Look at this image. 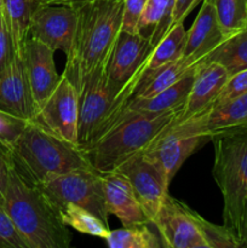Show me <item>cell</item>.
Returning a JSON list of instances; mask_svg holds the SVG:
<instances>
[{
    "instance_id": "cell-1",
    "label": "cell",
    "mask_w": 247,
    "mask_h": 248,
    "mask_svg": "<svg viewBox=\"0 0 247 248\" xmlns=\"http://www.w3.org/2000/svg\"><path fill=\"white\" fill-rule=\"evenodd\" d=\"M124 0H97L77 9V21L63 74L77 92L87 78L108 61L121 31Z\"/></svg>"
},
{
    "instance_id": "cell-2",
    "label": "cell",
    "mask_w": 247,
    "mask_h": 248,
    "mask_svg": "<svg viewBox=\"0 0 247 248\" xmlns=\"http://www.w3.org/2000/svg\"><path fill=\"white\" fill-rule=\"evenodd\" d=\"M12 161V160H11ZM4 207L29 248H68L72 234L53 201L11 165Z\"/></svg>"
},
{
    "instance_id": "cell-3",
    "label": "cell",
    "mask_w": 247,
    "mask_h": 248,
    "mask_svg": "<svg viewBox=\"0 0 247 248\" xmlns=\"http://www.w3.org/2000/svg\"><path fill=\"white\" fill-rule=\"evenodd\" d=\"M9 153L22 178L35 186L51 177L93 169L89 155L79 145L58 137L35 120L28 121Z\"/></svg>"
},
{
    "instance_id": "cell-4",
    "label": "cell",
    "mask_w": 247,
    "mask_h": 248,
    "mask_svg": "<svg viewBox=\"0 0 247 248\" xmlns=\"http://www.w3.org/2000/svg\"><path fill=\"white\" fill-rule=\"evenodd\" d=\"M179 111H125L115 127L86 152L93 169L102 174L118 171L133 157L144 154L176 121Z\"/></svg>"
},
{
    "instance_id": "cell-5",
    "label": "cell",
    "mask_w": 247,
    "mask_h": 248,
    "mask_svg": "<svg viewBox=\"0 0 247 248\" xmlns=\"http://www.w3.org/2000/svg\"><path fill=\"white\" fill-rule=\"evenodd\" d=\"M211 140L215 147L212 174L223 196L224 225L241 241L247 213V128Z\"/></svg>"
},
{
    "instance_id": "cell-6",
    "label": "cell",
    "mask_w": 247,
    "mask_h": 248,
    "mask_svg": "<svg viewBox=\"0 0 247 248\" xmlns=\"http://www.w3.org/2000/svg\"><path fill=\"white\" fill-rule=\"evenodd\" d=\"M107 62L87 78L79 91L77 144L85 153L115 127L137 91L136 87H114L107 77Z\"/></svg>"
},
{
    "instance_id": "cell-7",
    "label": "cell",
    "mask_w": 247,
    "mask_h": 248,
    "mask_svg": "<svg viewBox=\"0 0 247 248\" xmlns=\"http://www.w3.org/2000/svg\"><path fill=\"white\" fill-rule=\"evenodd\" d=\"M164 247L240 248L236 235L223 225L201 217L185 203L167 194L153 222Z\"/></svg>"
},
{
    "instance_id": "cell-8",
    "label": "cell",
    "mask_w": 247,
    "mask_h": 248,
    "mask_svg": "<svg viewBox=\"0 0 247 248\" xmlns=\"http://www.w3.org/2000/svg\"><path fill=\"white\" fill-rule=\"evenodd\" d=\"M38 186L45 191L57 208L65 203H75L108 224L109 213L106 206L103 174L94 169L77 170L51 177Z\"/></svg>"
},
{
    "instance_id": "cell-9",
    "label": "cell",
    "mask_w": 247,
    "mask_h": 248,
    "mask_svg": "<svg viewBox=\"0 0 247 248\" xmlns=\"http://www.w3.org/2000/svg\"><path fill=\"white\" fill-rule=\"evenodd\" d=\"M152 50L149 39L139 33L120 31L107 62L109 82L119 90L138 89V84L145 73V61Z\"/></svg>"
},
{
    "instance_id": "cell-10",
    "label": "cell",
    "mask_w": 247,
    "mask_h": 248,
    "mask_svg": "<svg viewBox=\"0 0 247 248\" xmlns=\"http://www.w3.org/2000/svg\"><path fill=\"white\" fill-rule=\"evenodd\" d=\"M35 121L58 137L77 144L79 92L64 74L36 113Z\"/></svg>"
},
{
    "instance_id": "cell-11",
    "label": "cell",
    "mask_w": 247,
    "mask_h": 248,
    "mask_svg": "<svg viewBox=\"0 0 247 248\" xmlns=\"http://www.w3.org/2000/svg\"><path fill=\"white\" fill-rule=\"evenodd\" d=\"M208 140L205 136L191 132L174 121L143 155L160 170L167 183L171 184L184 161Z\"/></svg>"
},
{
    "instance_id": "cell-12",
    "label": "cell",
    "mask_w": 247,
    "mask_h": 248,
    "mask_svg": "<svg viewBox=\"0 0 247 248\" xmlns=\"http://www.w3.org/2000/svg\"><path fill=\"white\" fill-rule=\"evenodd\" d=\"M77 9L65 5L36 4L31 17L29 36L41 41L53 51L67 55L72 47L77 28Z\"/></svg>"
},
{
    "instance_id": "cell-13",
    "label": "cell",
    "mask_w": 247,
    "mask_h": 248,
    "mask_svg": "<svg viewBox=\"0 0 247 248\" xmlns=\"http://www.w3.org/2000/svg\"><path fill=\"white\" fill-rule=\"evenodd\" d=\"M118 171L127 177L138 201L153 225L165 198L169 194L170 184L160 170L143 154L126 162Z\"/></svg>"
},
{
    "instance_id": "cell-14",
    "label": "cell",
    "mask_w": 247,
    "mask_h": 248,
    "mask_svg": "<svg viewBox=\"0 0 247 248\" xmlns=\"http://www.w3.org/2000/svg\"><path fill=\"white\" fill-rule=\"evenodd\" d=\"M55 52L47 45L31 36H29L26 43L22 57L36 113L60 82L61 75H58L53 58Z\"/></svg>"
},
{
    "instance_id": "cell-15",
    "label": "cell",
    "mask_w": 247,
    "mask_h": 248,
    "mask_svg": "<svg viewBox=\"0 0 247 248\" xmlns=\"http://www.w3.org/2000/svg\"><path fill=\"white\" fill-rule=\"evenodd\" d=\"M0 109L29 121L36 115L23 57L16 52L0 72Z\"/></svg>"
},
{
    "instance_id": "cell-16",
    "label": "cell",
    "mask_w": 247,
    "mask_h": 248,
    "mask_svg": "<svg viewBox=\"0 0 247 248\" xmlns=\"http://www.w3.org/2000/svg\"><path fill=\"white\" fill-rule=\"evenodd\" d=\"M208 140L247 128V93L212 107L184 123H177Z\"/></svg>"
},
{
    "instance_id": "cell-17",
    "label": "cell",
    "mask_w": 247,
    "mask_h": 248,
    "mask_svg": "<svg viewBox=\"0 0 247 248\" xmlns=\"http://www.w3.org/2000/svg\"><path fill=\"white\" fill-rule=\"evenodd\" d=\"M228 78L229 73L219 63L202 61L196 68L190 92L183 109L177 116L176 123H184L208 110Z\"/></svg>"
},
{
    "instance_id": "cell-18",
    "label": "cell",
    "mask_w": 247,
    "mask_h": 248,
    "mask_svg": "<svg viewBox=\"0 0 247 248\" xmlns=\"http://www.w3.org/2000/svg\"><path fill=\"white\" fill-rule=\"evenodd\" d=\"M104 196L109 216L113 215L123 227L150 224L147 213L136 196L127 177L120 171L103 174Z\"/></svg>"
},
{
    "instance_id": "cell-19",
    "label": "cell",
    "mask_w": 247,
    "mask_h": 248,
    "mask_svg": "<svg viewBox=\"0 0 247 248\" xmlns=\"http://www.w3.org/2000/svg\"><path fill=\"white\" fill-rule=\"evenodd\" d=\"M217 17L212 0H202L200 11L190 29L186 31V44L183 57L202 62L215 48L227 39Z\"/></svg>"
},
{
    "instance_id": "cell-20",
    "label": "cell",
    "mask_w": 247,
    "mask_h": 248,
    "mask_svg": "<svg viewBox=\"0 0 247 248\" xmlns=\"http://www.w3.org/2000/svg\"><path fill=\"white\" fill-rule=\"evenodd\" d=\"M198 68V67H196ZM196 70V69H195ZM195 70L177 81L172 86L167 87L164 91L154 94L148 98H138L133 97L128 103L126 111L133 113H148L161 114L167 111H179L183 109L188 94L190 92L191 85L194 82Z\"/></svg>"
},
{
    "instance_id": "cell-21",
    "label": "cell",
    "mask_w": 247,
    "mask_h": 248,
    "mask_svg": "<svg viewBox=\"0 0 247 248\" xmlns=\"http://www.w3.org/2000/svg\"><path fill=\"white\" fill-rule=\"evenodd\" d=\"M201 62H194L188 58L181 57L176 61L166 63L154 70L145 72L138 84V89L135 96L138 98H148L167 87L172 86L183 79L189 73L194 72Z\"/></svg>"
},
{
    "instance_id": "cell-22",
    "label": "cell",
    "mask_w": 247,
    "mask_h": 248,
    "mask_svg": "<svg viewBox=\"0 0 247 248\" xmlns=\"http://www.w3.org/2000/svg\"><path fill=\"white\" fill-rule=\"evenodd\" d=\"M173 0H147L138 23V33L149 39L154 48L172 28Z\"/></svg>"
},
{
    "instance_id": "cell-23",
    "label": "cell",
    "mask_w": 247,
    "mask_h": 248,
    "mask_svg": "<svg viewBox=\"0 0 247 248\" xmlns=\"http://www.w3.org/2000/svg\"><path fill=\"white\" fill-rule=\"evenodd\" d=\"M36 4V0H1V9L11 34L14 51L19 56H23L29 38L31 17Z\"/></svg>"
},
{
    "instance_id": "cell-24",
    "label": "cell",
    "mask_w": 247,
    "mask_h": 248,
    "mask_svg": "<svg viewBox=\"0 0 247 248\" xmlns=\"http://www.w3.org/2000/svg\"><path fill=\"white\" fill-rule=\"evenodd\" d=\"M203 61L219 63L230 75L247 69V27L227 36Z\"/></svg>"
},
{
    "instance_id": "cell-25",
    "label": "cell",
    "mask_w": 247,
    "mask_h": 248,
    "mask_svg": "<svg viewBox=\"0 0 247 248\" xmlns=\"http://www.w3.org/2000/svg\"><path fill=\"white\" fill-rule=\"evenodd\" d=\"M185 44L186 31L184 23L174 24L148 56L145 61V72L154 70L166 63L183 57Z\"/></svg>"
},
{
    "instance_id": "cell-26",
    "label": "cell",
    "mask_w": 247,
    "mask_h": 248,
    "mask_svg": "<svg viewBox=\"0 0 247 248\" xmlns=\"http://www.w3.org/2000/svg\"><path fill=\"white\" fill-rule=\"evenodd\" d=\"M63 223L68 228H73L81 234L91 235L106 240L108 236L109 225L99 219L96 215L87 211L86 208L75 203H65L58 208Z\"/></svg>"
},
{
    "instance_id": "cell-27",
    "label": "cell",
    "mask_w": 247,
    "mask_h": 248,
    "mask_svg": "<svg viewBox=\"0 0 247 248\" xmlns=\"http://www.w3.org/2000/svg\"><path fill=\"white\" fill-rule=\"evenodd\" d=\"M110 248H160L164 247L161 239L148 228V224L123 227L110 230L106 237Z\"/></svg>"
},
{
    "instance_id": "cell-28",
    "label": "cell",
    "mask_w": 247,
    "mask_h": 248,
    "mask_svg": "<svg viewBox=\"0 0 247 248\" xmlns=\"http://www.w3.org/2000/svg\"><path fill=\"white\" fill-rule=\"evenodd\" d=\"M217 17L228 36L246 27L247 0H212Z\"/></svg>"
},
{
    "instance_id": "cell-29",
    "label": "cell",
    "mask_w": 247,
    "mask_h": 248,
    "mask_svg": "<svg viewBox=\"0 0 247 248\" xmlns=\"http://www.w3.org/2000/svg\"><path fill=\"white\" fill-rule=\"evenodd\" d=\"M29 120L0 109V144L11 149L22 135Z\"/></svg>"
},
{
    "instance_id": "cell-30",
    "label": "cell",
    "mask_w": 247,
    "mask_h": 248,
    "mask_svg": "<svg viewBox=\"0 0 247 248\" xmlns=\"http://www.w3.org/2000/svg\"><path fill=\"white\" fill-rule=\"evenodd\" d=\"M0 248H29L14 220L0 203Z\"/></svg>"
},
{
    "instance_id": "cell-31",
    "label": "cell",
    "mask_w": 247,
    "mask_h": 248,
    "mask_svg": "<svg viewBox=\"0 0 247 248\" xmlns=\"http://www.w3.org/2000/svg\"><path fill=\"white\" fill-rule=\"evenodd\" d=\"M247 93V69L230 75L210 108ZM208 108V109H210ZM205 113V111H203Z\"/></svg>"
},
{
    "instance_id": "cell-32",
    "label": "cell",
    "mask_w": 247,
    "mask_h": 248,
    "mask_svg": "<svg viewBox=\"0 0 247 248\" xmlns=\"http://www.w3.org/2000/svg\"><path fill=\"white\" fill-rule=\"evenodd\" d=\"M147 0H124L121 31L127 33H138V23L144 11Z\"/></svg>"
},
{
    "instance_id": "cell-33",
    "label": "cell",
    "mask_w": 247,
    "mask_h": 248,
    "mask_svg": "<svg viewBox=\"0 0 247 248\" xmlns=\"http://www.w3.org/2000/svg\"><path fill=\"white\" fill-rule=\"evenodd\" d=\"M14 46H12L11 34L5 19L4 12L0 7V72L4 69L14 56Z\"/></svg>"
},
{
    "instance_id": "cell-34",
    "label": "cell",
    "mask_w": 247,
    "mask_h": 248,
    "mask_svg": "<svg viewBox=\"0 0 247 248\" xmlns=\"http://www.w3.org/2000/svg\"><path fill=\"white\" fill-rule=\"evenodd\" d=\"M11 156L6 148L0 144V203L4 205L5 194L9 184L10 169H11Z\"/></svg>"
},
{
    "instance_id": "cell-35",
    "label": "cell",
    "mask_w": 247,
    "mask_h": 248,
    "mask_svg": "<svg viewBox=\"0 0 247 248\" xmlns=\"http://www.w3.org/2000/svg\"><path fill=\"white\" fill-rule=\"evenodd\" d=\"M173 19H172V27L174 24L184 23L186 17L189 16L194 7L201 1V0H173Z\"/></svg>"
},
{
    "instance_id": "cell-36",
    "label": "cell",
    "mask_w": 247,
    "mask_h": 248,
    "mask_svg": "<svg viewBox=\"0 0 247 248\" xmlns=\"http://www.w3.org/2000/svg\"><path fill=\"white\" fill-rule=\"evenodd\" d=\"M97 1V0H36L38 4H50V5H65V6L74 7V9H79V7L84 6V5L90 4V2Z\"/></svg>"
},
{
    "instance_id": "cell-37",
    "label": "cell",
    "mask_w": 247,
    "mask_h": 248,
    "mask_svg": "<svg viewBox=\"0 0 247 248\" xmlns=\"http://www.w3.org/2000/svg\"><path fill=\"white\" fill-rule=\"evenodd\" d=\"M241 242H242V247H247V213L244 220V225H242Z\"/></svg>"
},
{
    "instance_id": "cell-38",
    "label": "cell",
    "mask_w": 247,
    "mask_h": 248,
    "mask_svg": "<svg viewBox=\"0 0 247 248\" xmlns=\"http://www.w3.org/2000/svg\"><path fill=\"white\" fill-rule=\"evenodd\" d=\"M246 27H247V16H246Z\"/></svg>"
}]
</instances>
